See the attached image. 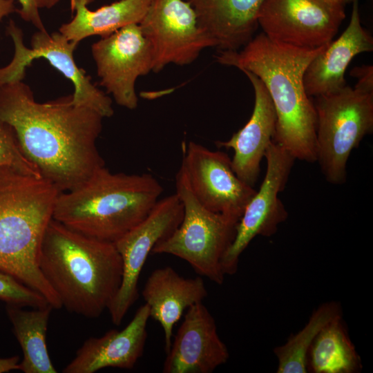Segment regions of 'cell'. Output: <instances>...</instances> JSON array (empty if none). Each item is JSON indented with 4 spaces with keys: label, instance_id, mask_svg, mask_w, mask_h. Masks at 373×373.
Instances as JSON below:
<instances>
[{
    "label": "cell",
    "instance_id": "obj_1",
    "mask_svg": "<svg viewBox=\"0 0 373 373\" xmlns=\"http://www.w3.org/2000/svg\"><path fill=\"white\" fill-rule=\"evenodd\" d=\"M103 119L73 104L72 94L40 103L23 81L0 86V120L12 127L26 156L60 192L105 166L97 147Z\"/></svg>",
    "mask_w": 373,
    "mask_h": 373
},
{
    "label": "cell",
    "instance_id": "obj_2",
    "mask_svg": "<svg viewBox=\"0 0 373 373\" xmlns=\"http://www.w3.org/2000/svg\"><path fill=\"white\" fill-rule=\"evenodd\" d=\"M327 45L301 48L272 41L262 32L242 50H218L215 56L219 64L247 70L261 79L276 114L273 141L296 160L307 162L317 159V117L303 76L308 64Z\"/></svg>",
    "mask_w": 373,
    "mask_h": 373
},
{
    "label": "cell",
    "instance_id": "obj_3",
    "mask_svg": "<svg viewBox=\"0 0 373 373\" xmlns=\"http://www.w3.org/2000/svg\"><path fill=\"white\" fill-rule=\"evenodd\" d=\"M39 269L62 307L99 317L122 283V262L113 242L88 236L52 219L39 251Z\"/></svg>",
    "mask_w": 373,
    "mask_h": 373
},
{
    "label": "cell",
    "instance_id": "obj_4",
    "mask_svg": "<svg viewBox=\"0 0 373 373\" xmlns=\"http://www.w3.org/2000/svg\"><path fill=\"white\" fill-rule=\"evenodd\" d=\"M61 192L49 181L9 167L0 169V270L62 308L39 265L46 229Z\"/></svg>",
    "mask_w": 373,
    "mask_h": 373
},
{
    "label": "cell",
    "instance_id": "obj_5",
    "mask_svg": "<svg viewBox=\"0 0 373 373\" xmlns=\"http://www.w3.org/2000/svg\"><path fill=\"white\" fill-rule=\"evenodd\" d=\"M162 191L151 174L113 173L104 166L78 187L58 195L52 218L114 243L147 217Z\"/></svg>",
    "mask_w": 373,
    "mask_h": 373
},
{
    "label": "cell",
    "instance_id": "obj_6",
    "mask_svg": "<svg viewBox=\"0 0 373 373\" xmlns=\"http://www.w3.org/2000/svg\"><path fill=\"white\" fill-rule=\"evenodd\" d=\"M175 193L183 206L179 225L153 248V254H170L187 262L195 271L222 285L225 275L222 258L236 235L238 220L206 209L193 193L180 167Z\"/></svg>",
    "mask_w": 373,
    "mask_h": 373
},
{
    "label": "cell",
    "instance_id": "obj_7",
    "mask_svg": "<svg viewBox=\"0 0 373 373\" xmlns=\"http://www.w3.org/2000/svg\"><path fill=\"white\" fill-rule=\"evenodd\" d=\"M316 161L327 182L346 180L350 155L373 131V92L345 85L316 97Z\"/></svg>",
    "mask_w": 373,
    "mask_h": 373
},
{
    "label": "cell",
    "instance_id": "obj_8",
    "mask_svg": "<svg viewBox=\"0 0 373 373\" xmlns=\"http://www.w3.org/2000/svg\"><path fill=\"white\" fill-rule=\"evenodd\" d=\"M6 33L12 41L14 55L9 64L0 68V86L23 81L32 61L43 58L73 83V104L90 108L104 118L113 115L112 99L76 64L73 53L78 44L69 41L59 31L49 34L46 30H38L32 35L30 48H28L23 43L22 30L12 19L6 26Z\"/></svg>",
    "mask_w": 373,
    "mask_h": 373
},
{
    "label": "cell",
    "instance_id": "obj_9",
    "mask_svg": "<svg viewBox=\"0 0 373 373\" xmlns=\"http://www.w3.org/2000/svg\"><path fill=\"white\" fill-rule=\"evenodd\" d=\"M152 53V71L166 65H187L205 48H216L201 27L193 8L183 0H151L138 23Z\"/></svg>",
    "mask_w": 373,
    "mask_h": 373
},
{
    "label": "cell",
    "instance_id": "obj_10",
    "mask_svg": "<svg viewBox=\"0 0 373 373\" xmlns=\"http://www.w3.org/2000/svg\"><path fill=\"white\" fill-rule=\"evenodd\" d=\"M267 170L259 190L251 198L237 224L236 235L222 260L224 275L235 274L239 259L257 236L270 237L288 217L278 198L287 182L296 159L272 140L265 154Z\"/></svg>",
    "mask_w": 373,
    "mask_h": 373
},
{
    "label": "cell",
    "instance_id": "obj_11",
    "mask_svg": "<svg viewBox=\"0 0 373 373\" xmlns=\"http://www.w3.org/2000/svg\"><path fill=\"white\" fill-rule=\"evenodd\" d=\"M182 216L183 206L175 193L160 199L143 221L114 242L122 258V278L108 308L113 324L120 325L137 300L140 273L153 248L179 225Z\"/></svg>",
    "mask_w": 373,
    "mask_h": 373
},
{
    "label": "cell",
    "instance_id": "obj_12",
    "mask_svg": "<svg viewBox=\"0 0 373 373\" xmlns=\"http://www.w3.org/2000/svg\"><path fill=\"white\" fill-rule=\"evenodd\" d=\"M345 17L344 6L325 0H264L258 23L272 41L314 49L332 41Z\"/></svg>",
    "mask_w": 373,
    "mask_h": 373
},
{
    "label": "cell",
    "instance_id": "obj_13",
    "mask_svg": "<svg viewBox=\"0 0 373 373\" xmlns=\"http://www.w3.org/2000/svg\"><path fill=\"white\" fill-rule=\"evenodd\" d=\"M180 167L202 206L238 220L256 191L238 177L226 153L192 141L183 147Z\"/></svg>",
    "mask_w": 373,
    "mask_h": 373
},
{
    "label": "cell",
    "instance_id": "obj_14",
    "mask_svg": "<svg viewBox=\"0 0 373 373\" xmlns=\"http://www.w3.org/2000/svg\"><path fill=\"white\" fill-rule=\"evenodd\" d=\"M99 84L117 104L133 110L137 79L152 71L151 46L138 23L127 25L91 46Z\"/></svg>",
    "mask_w": 373,
    "mask_h": 373
},
{
    "label": "cell",
    "instance_id": "obj_15",
    "mask_svg": "<svg viewBox=\"0 0 373 373\" xmlns=\"http://www.w3.org/2000/svg\"><path fill=\"white\" fill-rule=\"evenodd\" d=\"M164 373H211L229 358L216 321L202 302L186 309L166 354Z\"/></svg>",
    "mask_w": 373,
    "mask_h": 373
},
{
    "label": "cell",
    "instance_id": "obj_16",
    "mask_svg": "<svg viewBox=\"0 0 373 373\" xmlns=\"http://www.w3.org/2000/svg\"><path fill=\"white\" fill-rule=\"evenodd\" d=\"M149 318V307L144 304L123 329H112L101 336L88 338L62 372L94 373L106 367L133 369L144 353Z\"/></svg>",
    "mask_w": 373,
    "mask_h": 373
},
{
    "label": "cell",
    "instance_id": "obj_17",
    "mask_svg": "<svg viewBox=\"0 0 373 373\" xmlns=\"http://www.w3.org/2000/svg\"><path fill=\"white\" fill-rule=\"evenodd\" d=\"M254 90L252 114L246 124L227 141L216 142L218 148L233 151L232 168L238 177L254 187L260 171V163L275 132L276 114L269 93L263 82L254 73L241 70Z\"/></svg>",
    "mask_w": 373,
    "mask_h": 373
},
{
    "label": "cell",
    "instance_id": "obj_18",
    "mask_svg": "<svg viewBox=\"0 0 373 373\" xmlns=\"http://www.w3.org/2000/svg\"><path fill=\"white\" fill-rule=\"evenodd\" d=\"M350 23L335 41L326 47L308 64L303 84L309 97L335 93L346 85L345 70L357 55L373 50V37L362 26L359 0H352Z\"/></svg>",
    "mask_w": 373,
    "mask_h": 373
},
{
    "label": "cell",
    "instance_id": "obj_19",
    "mask_svg": "<svg viewBox=\"0 0 373 373\" xmlns=\"http://www.w3.org/2000/svg\"><path fill=\"white\" fill-rule=\"evenodd\" d=\"M142 295L149 307L150 317L163 329L166 354L171 345L175 325L185 310L202 302L208 292L202 277L186 278L167 266L151 272Z\"/></svg>",
    "mask_w": 373,
    "mask_h": 373
},
{
    "label": "cell",
    "instance_id": "obj_20",
    "mask_svg": "<svg viewBox=\"0 0 373 373\" xmlns=\"http://www.w3.org/2000/svg\"><path fill=\"white\" fill-rule=\"evenodd\" d=\"M264 0H187L218 50H238L253 37Z\"/></svg>",
    "mask_w": 373,
    "mask_h": 373
},
{
    "label": "cell",
    "instance_id": "obj_21",
    "mask_svg": "<svg viewBox=\"0 0 373 373\" xmlns=\"http://www.w3.org/2000/svg\"><path fill=\"white\" fill-rule=\"evenodd\" d=\"M93 1L70 0V8L75 16L59 28L69 41L79 44L87 37L95 35L104 37L127 25L140 23L151 2V0H119L90 10L88 5Z\"/></svg>",
    "mask_w": 373,
    "mask_h": 373
},
{
    "label": "cell",
    "instance_id": "obj_22",
    "mask_svg": "<svg viewBox=\"0 0 373 373\" xmlns=\"http://www.w3.org/2000/svg\"><path fill=\"white\" fill-rule=\"evenodd\" d=\"M44 307L23 309V307L6 305V312L13 334L23 352L19 370L24 373H57L50 358L46 334L51 311Z\"/></svg>",
    "mask_w": 373,
    "mask_h": 373
},
{
    "label": "cell",
    "instance_id": "obj_23",
    "mask_svg": "<svg viewBox=\"0 0 373 373\" xmlns=\"http://www.w3.org/2000/svg\"><path fill=\"white\" fill-rule=\"evenodd\" d=\"M361 359L352 343L343 316L327 323L314 341L307 354V372L356 373Z\"/></svg>",
    "mask_w": 373,
    "mask_h": 373
},
{
    "label": "cell",
    "instance_id": "obj_24",
    "mask_svg": "<svg viewBox=\"0 0 373 373\" xmlns=\"http://www.w3.org/2000/svg\"><path fill=\"white\" fill-rule=\"evenodd\" d=\"M342 315L341 306L336 301L321 305L299 332L274 349L278 359L276 372H307V354L316 337L327 323Z\"/></svg>",
    "mask_w": 373,
    "mask_h": 373
},
{
    "label": "cell",
    "instance_id": "obj_25",
    "mask_svg": "<svg viewBox=\"0 0 373 373\" xmlns=\"http://www.w3.org/2000/svg\"><path fill=\"white\" fill-rule=\"evenodd\" d=\"M9 167L24 174L42 178L37 166L21 149L12 127L0 120V169Z\"/></svg>",
    "mask_w": 373,
    "mask_h": 373
},
{
    "label": "cell",
    "instance_id": "obj_26",
    "mask_svg": "<svg viewBox=\"0 0 373 373\" xmlns=\"http://www.w3.org/2000/svg\"><path fill=\"white\" fill-rule=\"evenodd\" d=\"M0 300L6 305L39 308L50 303L36 290L0 270Z\"/></svg>",
    "mask_w": 373,
    "mask_h": 373
},
{
    "label": "cell",
    "instance_id": "obj_27",
    "mask_svg": "<svg viewBox=\"0 0 373 373\" xmlns=\"http://www.w3.org/2000/svg\"><path fill=\"white\" fill-rule=\"evenodd\" d=\"M20 3V8L17 13L25 21L31 23L38 30H46L41 17L39 9L52 8L57 5L59 0H17Z\"/></svg>",
    "mask_w": 373,
    "mask_h": 373
},
{
    "label": "cell",
    "instance_id": "obj_28",
    "mask_svg": "<svg viewBox=\"0 0 373 373\" xmlns=\"http://www.w3.org/2000/svg\"><path fill=\"white\" fill-rule=\"evenodd\" d=\"M350 75L358 79L355 86L373 92V67L372 65L355 67L352 70Z\"/></svg>",
    "mask_w": 373,
    "mask_h": 373
},
{
    "label": "cell",
    "instance_id": "obj_29",
    "mask_svg": "<svg viewBox=\"0 0 373 373\" xmlns=\"http://www.w3.org/2000/svg\"><path fill=\"white\" fill-rule=\"evenodd\" d=\"M20 359L18 356L0 358V373L19 370Z\"/></svg>",
    "mask_w": 373,
    "mask_h": 373
},
{
    "label": "cell",
    "instance_id": "obj_30",
    "mask_svg": "<svg viewBox=\"0 0 373 373\" xmlns=\"http://www.w3.org/2000/svg\"><path fill=\"white\" fill-rule=\"evenodd\" d=\"M17 9L15 0H0V21L5 17L13 12H17Z\"/></svg>",
    "mask_w": 373,
    "mask_h": 373
},
{
    "label": "cell",
    "instance_id": "obj_31",
    "mask_svg": "<svg viewBox=\"0 0 373 373\" xmlns=\"http://www.w3.org/2000/svg\"><path fill=\"white\" fill-rule=\"evenodd\" d=\"M330 3L341 5V6H345L347 3H352V0H325Z\"/></svg>",
    "mask_w": 373,
    "mask_h": 373
}]
</instances>
